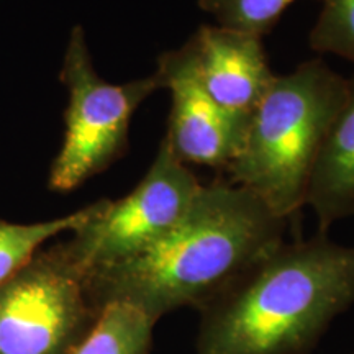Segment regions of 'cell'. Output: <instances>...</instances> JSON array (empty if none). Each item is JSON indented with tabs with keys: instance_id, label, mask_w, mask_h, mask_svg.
I'll use <instances>...</instances> for the list:
<instances>
[{
	"instance_id": "cell-1",
	"label": "cell",
	"mask_w": 354,
	"mask_h": 354,
	"mask_svg": "<svg viewBox=\"0 0 354 354\" xmlns=\"http://www.w3.org/2000/svg\"><path fill=\"white\" fill-rule=\"evenodd\" d=\"M289 220L228 180L203 184L183 220L161 240L120 263L87 272L95 307L125 302L159 322L202 310L274 248Z\"/></svg>"
},
{
	"instance_id": "cell-2",
	"label": "cell",
	"mask_w": 354,
	"mask_h": 354,
	"mask_svg": "<svg viewBox=\"0 0 354 354\" xmlns=\"http://www.w3.org/2000/svg\"><path fill=\"white\" fill-rule=\"evenodd\" d=\"M354 305V246L281 243L203 307L196 354H308Z\"/></svg>"
},
{
	"instance_id": "cell-3",
	"label": "cell",
	"mask_w": 354,
	"mask_h": 354,
	"mask_svg": "<svg viewBox=\"0 0 354 354\" xmlns=\"http://www.w3.org/2000/svg\"><path fill=\"white\" fill-rule=\"evenodd\" d=\"M346 92L348 77L322 59L276 74L251 113L240 153L225 171L228 183L290 221L305 205L313 166Z\"/></svg>"
},
{
	"instance_id": "cell-4",
	"label": "cell",
	"mask_w": 354,
	"mask_h": 354,
	"mask_svg": "<svg viewBox=\"0 0 354 354\" xmlns=\"http://www.w3.org/2000/svg\"><path fill=\"white\" fill-rule=\"evenodd\" d=\"M59 77L68 91V109L63 145L48 185L66 194L107 171L127 153L133 115L161 86L154 73L123 84L102 79L81 25L71 30Z\"/></svg>"
},
{
	"instance_id": "cell-5",
	"label": "cell",
	"mask_w": 354,
	"mask_h": 354,
	"mask_svg": "<svg viewBox=\"0 0 354 354\" xmlns=\"http://www.w3.org/2000/svg\"><path fill=\"white\" fill-rule=\"evenodd\" d=\"M99 313L64 243L43 248L0 286V354H73Z\"/></svg>"
},
{
	"instance_id": "cell-6",
	"label": "cell",
	"mask_w": 354,
	"mask_h": 354,
	"mask_svg": "<svg viewBox=\"0 0 354 354\" xmlns=\"http://www.w3.org/2000/svg\"><path fill=\"white\" fill-rule=\"evenodd\" d=\"M202 185L161 138L138 185L118 201L104 198L100 210L63 241L66 250L86 272L131 258L184 218Z\"/></svg>"
},
{
	"instance_id": "cell-7",
	"label": "cell",
	"mask_w": 354,
	"mask_h": 354,
	"mask_svg": "<svg viewBox=\"0 0 354 354\" xmlns=\"http://www.w3.org/2000/svg\"><path fill=\"white\" fill-rule=\"evenodd\" d=\"M159 86L171 95L162 138L180 162L225 172L240 153L251 117L230 113L207 95L185 46L165 51L156 64Z\"/></svg>"
},
{
	"instance_id": "cell-8",
	"label": "cell",
	"mask_w": 354,
	"mask_h": 354,
	"mask_svg": "<svg viewBox=\"0 0 354 354\" xmlns=\"http://www.w3.org/2000/svg\"><path fill=\"white\" fill-rule=\"evenodd\" d=\"M184 46L207 95L230 113L251 117L276 77L263 38L215 24L198 26Z\"/></svg>"
},
{
	"instance_id": "cell-9",
	"label": "cell",
	"mask_w": 354,
	"mask_h": 354,
	"mask_svg": "<svg viewBox=\"0 0 354 354\" xmlns=\"http://www.w3.org/2000/svg\"><path fill=\"white\" fill-rule=\"evenodd\" d=\"M305 205L317 216L318 233L354 215V74L310 177Z\"/></svg>"
},
{
	"instance_id": "cell-10",
	"label": "cell",
	"mask_w": 354,
	"mask_h": 354,
	"mask_svg": "<svg viewBox=\"0 0 354 354\" xmlns=\"http://www.w3.org/2000/svg\"><path fill=\"white\" fill-rule=\"evenodd\" d=\"M156 323L130 304H107L73 354H149Z\"/></svg>"
},
{
	"instance_id": "cell-11",
	"label": "cell",
	"mask_w": 354,
	"mask_h": 354,
	"mask_svg": "<svg viewBox=\"0 0 354 354\" xmlns=\"http://www.w3.org/2000/svg\"><path fill=\"white\" fill-rule=\"evenodd\" d=\"M104 198L59 218L37 223H12L0 218V286L15 276L53 238L73 233L100 210Z\"/></svg>"
},
{
	"instance_id": "cell-12",
	"label": "cell",
	"mask_w": 354,
	"mask_h": 354,
	"mask_svg": "<svg viewBox=\"0 0 354 354\" xmlns=\"http://www.w3.org/2000/svg\"><path fill=\"white\" fill-rule=\"evenodd\" d=\"M295 0H197L202 12L225 28L264 38Z\"/></svg>"
},
{
	"instance_id": "cell-13",
	"label": "cell",
	"mask_w": 354,
	"mask_h": 354,
	"mask_svg": "<svg viewBox=\"0 0 354 354\" xmlns=\"http://www.w3.org/2000/svg\"><path fill=\"white\" fill-rule=\"evenodd\" d=\"M323 7L308 35L318 55H335L354 63V0H322Z\"/></svg>"
}]
</instances>
